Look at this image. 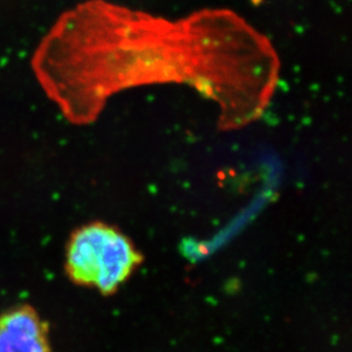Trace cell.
<instances>
[{
  "instance_id": "cell-1",
  "label": "cell",
  "mask_w": 352,
  "mask_h": 352,
  "mask_svg": "<svg viewBox=\"0 0 352 352\" xmlns=\"http://www.w3.org/2000/svg\"><path fill=\"white\" fill-rule=\"evenodd\" d=\"M142 254L116 227L94 223L71 236L67 272L79 285L114 293L142 263Z\"/></svg>"
},
{
  "instance_id": "cell-2",
  "label": "cell",
  "mask_w": 352,
  "mask_h": 352,
  "mask_svg": "<svg viewBox=\"0 0 352 352\" xmlns=\"http://www.w3.org/2000/svg\"><path fill=\"white\" fill-rule=\"evenodd\" d=\"M0 352H52L46 324L29 307L0 316Z\"/></svg>"
}]
</instances>
